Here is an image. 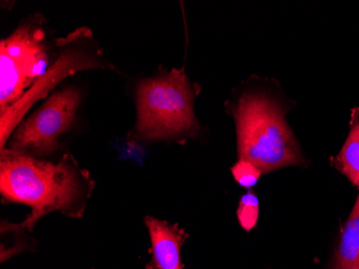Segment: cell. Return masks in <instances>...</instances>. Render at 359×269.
Wrapping results in <instances>:
<instances>
[{"label": "cell", "instance_id": "8", "mask_svg": "<svg viewBox=\"0 0 359 269\" xmlns=\"http://www.w3.org/2000/svg\"><path fill=\"white\" fill-rule=\"evenodd\" d=\"M330 164L359 190V107L351 110L348 138L340 152L330 159Z\"/></svg>", "mask_w": 359, "mask_h": 269}, {"label": "cell", "instance_id": "2", "mask_svg": "<svg viewBox=\"0 0 359 269\" xmlns=\"http://www.w3.org/2000/svg\"><path fill=\"white\" fill-rule=\"evenodd\" d=\"M231 107L239 159L252 162L263 173L308 165L280 105L265 95L245 93Z\"/></svg>", "mask_w": 359, "mask_h": 269}, {"label": "cell", "instance_id": "10", "mask_svg": "<svg viewBox=\"0 0 359 269\" xmlns=\"http://www.w3.org/2000/svg\"><path fill=\"white\" fill-rule=\"evenodd\" d=\"M231 171L237 183L247 189L254 187L263 175V171L255 164L247 159H238Z\"/></svg>", "mask_w": 359, "mask_h": 269}, {"label": "cell", "instance_id": "7", "mask_svg": "<svg viewBox=\"0 0 359 269\" xmlns=\"http://www.w3.org/2000/svg\"><path fill=\"white\" fill-rule=\"evenodd\" d=\"M327 269H359V194L341 228Z\"/></svg>", "mask_w": 359, "mask_h": 269}, {"label": "cell", "instance_id": "1", "mask_svg": "<svg viewBox=\"0 0 359 269\" xmlns=\"http://www.w3.org/2000/svg\"><path fill=\"white\" fill-rule=\"evenodd\" d=\"M94 189L90 173L70 153L56 163L7 149L0 155V193L5 203L23 204L32 209L21 224L29 232L52 212L82 218Z\"/></svg>", "mask_w": 359, "mask_h": 269}, {"label": "cell", "instance_id": "3", "mask_svg": "<svg viewBox=\"0 0 359 269\" xmlns=\"http://www.w3.org/2000/svg\"><path fill=\"white\" fill-rule=\"evenodd\" d=\"M195 86L183 70L141 81L137 86L136 131L145 141L194 136L199 123L194 112Z\"/></svg>", "mask_w": 359, "mask_h": 269}, {"label": "cell", "instance_id": "4", "mask_svg": "<svg viewBox=\"0 0 359 269\" xmlns=\"http://www.w3.org/2000/svg\"><path fill=\"white\" fill-rule=\"evenodd\" d=\"M43 16L35 14L22 22L0 41V114L23 98L51 70L52 46L46 40Z\"/></svg>", "mask_w": 359, "mask_h": 269}, {"label": "cell", "instance_id": "5", "mask_svg": "<svg viewBox=\"0 0 359 269\" xmlns=\"http://www.w3.org/2000/svg\"><path fill=\"white\" fill-rule=\"evenodd\" d=\"M81 100L82 95L76 86L56 91L14 129L5 149L37 159L53 155L62 137L74 127Z\"/></svg>", "mask_w": 359, "mask_h": 269}, {"label": "cell", "instance_id": "6", "mask_svg": "<svg viewBox=\"0 0 359 269\" xmlns=\"http://www.w3.org/2000/svg\"><path fill=\"white\" fill-rule=\"evenodd\" d=\"M144 223L151 240V261L145 269H183L181 248L189 234L177 224L145 216Z\"/></svg>", "mask_w": 359, "mask_h": 269}, {"label": "cell", "instance_id": "9", "mask_svg": "<svg viewBox=\"0 0 359 269\" xmlns=\"http://www.w3.org/2000/svg\"><path fill=\"white\" fill-rule=\"evenodd\" d=\"M259 216V202L257 196L250 190L249 193L242 196L237 209L238 222L245 232H251L257 225Z\"/></svg>", "mask_w": 359, "mask_h": 269}]
</instances>
